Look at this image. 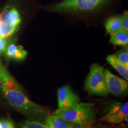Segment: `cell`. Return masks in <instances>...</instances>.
<instances>
[{"label": "cell", "mask_w": 128, "mask_h": 128, "mask_svg": "<svg viewBox=\"0 0 128 128\" xmlns=\"http://www.w3.org/2000/svg\"><path fill=\"white\" fill-rule=\"evenodd\" d=\"M4 98L12 108L31 119V120H45L49 114V110L42 106L34 103L23 93L20 86L12 88L1 87Z\"/></svg>", "instance_id": "obj_1"}, {"label": "cell", "mask_w": 128, "mask_h": 128, "mask_svg": "<svg viewBox=\"0 0 128 128\" xmlns=\"http://www.w3.org/2000/svg\"><path fill=\"white\" fill-rule=\"evenodd\" d=\"M51 114L80 126L92 124L96 118L93 104L80 102L71 108H58Z\"/></svg>", "instance_id": "obj_2"}, {"label": "cell", "mask_w": 128, "mask_h": 128, "mask_svg": "<svg viewBox=\"0 0 128 128\" xmlns=\"http://www.w3.org/2000/svg\"><path fill=\"white\" fill-rule=\"evenodd\" d=\"M84 89L92 95L106 97L108 94L104 70L98 64L90 66V72L85 80Z\"/></svg>", "instance_id": "obj_3"}, {"label": "cell", "mask_w": 128, "mask_h": 128, "mask_svg": "<svg viewBox=\"0 0 128 128\" xmlns=\"http://www.w3.org/2000/svg\"><path fill=\"white\" fill-rule=\"evenodd\" d=\"M21 22L18 10L7 6L0 14V36L4 38L12 36L18 30Z\"/></svg>", "instance_id": "obj_4"}, {"label": "cell", "mask_w": 128, "mask_h": 128, "mask_svg": "<svg viewBox=\"0 0 128 128\" xmlns=\"http://www.w3.org/2000/svg\"><path fill=\"white\" fill-rule=\"evenodd\" d=\"M106 0H65L51 8L54 12H86L102 6Z\"/></svg>", "instance_id": "obj_5"}, {"label": "cell", "mask_w": 128, "mask_h": 128, "mask_svg": "<svg viewBox=\"0 0 128 128\" xmlns=\"http://www.w3.org/2000/svg\"><path fill=\"white\" fill-rule=\"evenodd\" d=\"M104 74L108 92L115 96H122L128 92L127 81L116 76L108 70H104Z\"/></svg>", "instance_id": "obj_6"}, {"label": "cell", "mask_w": 128, "mask_h": 128, "mask_svg": "<svg viewBox=\"0 0 128 128\" xmlns=\"http://www.w3.org/2000/svg\"><path fill=\"white\" fill-rule=\"evenodd\" d=\"M80 102V98L69 86H62L58 90L59 108H68Z\"/></svg>", "instance_id": "obj_7"}, {"label": "cell", "mask_w": 128, "mask_h": 128, "mask_svg": "<svg viewBox=\"0 0 128 128\" xmlns=\"http://www.w3.org/2000/svg\"><path fill=\"white\" fill-rule=\"evenodd\" d=\"M128 114V103L123 104L118 112L112 114H107L102 117V120L110 124H119L124 121V117Z\"/></svg>", "instance_id": "obj_8"}, {"label": "cell", "mask_w": 128, "mask_h": 128, "mask_svg": "<svg viewBox=\"0 0 128 128\" xmlns=\"http://www.w3.org/2000/svg\"><path fill=\"white\" fill-rule=\"evenodd\" d=\"M6 56L8 59L16 60H22L26 58L28 52L21 45L12 43L8 45L6 52Z\"/></svg>", "instance_id": "obj_9"}, {"label": "cell", "mask_w": 128, "mask_h": 128, "mask_svg": "<svg viewBox=\"0 0 128 128\" xmlns=\"http://www.w3.org/2000/svg\"><path fill=\"white\" fill-rule=\"evenodd\" d=\"M44 122L49 128H75L77 126L52 114L48 115Z\"/></svg>", "instance_id": "obj_10"}, {"label": "cell", "mask_w": 128, "mask_h": 128, "mask_svg": "<svg viewBox=\"0 0 128 128\" xmlns=\"http://www.w3.org/2000/svg\"><path fill=\"white\" fill-rule=\"evenodd\" d=\"M106 60L109 63L110 65H111L118 72V73L121 76H122L126 80V81H128V67H126L122 63H121L118 60V59L117 58L114 54V55H108V56H107Z\"/></svg>", "instance_id": "obj_11"}, {"label": "cell", "mask_w": 128, "mask_h": 128, "mask_svg": "<svg viewBox=\"0 0 128 128\" xmlns=\"http://www.w3.org/2000/svg\"><path fill=\"white\" fill-rule=\"evenodd\" d=\"M110 43L114 45L126 46L128 44V32L120 29L110 34Z\"/></svg>", "instance_id": "obj_12"}, {"label": "cell", "mask_w": 128, "mask_h": 128, "mask_svg": "<svg viewBox=\"0 0 128 128\" xmlns=\"http://www.w3.org/2000/svg\"><path fill=\"white\" fill-rule=\"evenodd\" d=\"M105 27L106 31L110 34L119 31L122 28L121 16H114L108 19L106 22Z\"/></svg>", "instance_id": "obj_13"}, {"label": "cell", "mask_w": 128, "mask_h": 128, "mask_svg": "<svg viewBox=\"0 0 128 128\" xmlns=\"http://www.w3.org/2000/svg\"><path fill=\"white\" fill-rule=\"evenodd\" d=\"M21 128H49L45 124L41 122L28 120L24 122L21 125Z\"/></svg>", "instance_id": "obj_14"}, {"label": "cell", "mask_w": 128, "mask_h": 128, "mask_svg": "<svg viewBox=\"0 0 128 128\" xmlns=\"http://www.w3.org/2000/svg\"><path fill=\"white\" fill-rule=\"evenodd\" d=\"M10 77H12V76L9 74L7 70L0 61V84L1 85L4 84Z\"/></svg>", "instance_id": "obj_15"}, {"label": "cell", "mask_w": 128, "mask_h": 128, "mask_svg": "<svg viewBox=\"0 0 128 128\" xmlns=\"http://www.w3.org/2000/svg\"><path fill=\"white\" fill-rule=\"evenodd\" d=\"M121 63H122L124 66L128 67V52L127 50H122L114 54Z\"/></svg>", "instance_id": "obj_16"}, {"label": "cell", "mask_w": 128, "mask_h": 128, "mask_svg": "<svg viewBox=\"0 0 128 128\" xmlns=\"http://www.w3.org/2000/svg\"><path fill=\"white\" fill-rule=\"evenodd\" d=\"M122 17V28L121 29L128 32V12H125Z\"/></svg>", "instance_id": "obj_17"}, {"label": "cell", "mask_w": 128, "mask_h": 128, "mask_svg": "<svg viewBox=\"0 0 128 128\" xmlns=\"http://www.w3.org/2000/svg\"><path fill=\"white\" fill-rule=\"evenodd\" d=\"M7 39V38H2L0 36V54L4 53L7 49V46L8 45Z\"/></svg>", "instance_id": "obj_18"}, {"label": "cell", "mask_w": 128, "mask_h": 128, "mask_svg": "<svg viewBox=\"0 0 128 128\" xmlns=\"http://www.w3.org/2000/svg\"><path fill=\"white\" fill-rule=\"evenodd\" d=\"M0 128H15L12 122L8 119H4L0 121Z\"/></svg>", "instance_id": "obj_19"}, {"label": "cell", "mask_w": 128, "mask_h": 128, "mask_svg": "<svg viewBox=\"0 0 128 128\" xmlns=\"http://www.w3.org/2000/svg\"><path fill=\"white\" fill-rule=\"evenodd\" d=\"M75 128H92L90 124H86V125L80 126V127H76Z\"/></svg>", "instance_id": "obj_20"}, {"label": "cell", "mask_w": 128, "mask_h": 128, "mask_svg": "<svg viewBox=\"0 0 128 128\" xmlns=\"http://www.w3.org/2000/svg\"><path fill=\"white\" fill-rule=\"evenodd\" d=\"M128 114H127L125 117H124V121L126 122L127 123V124H128Z\"/></svg>", "instance_id": "obj_21"}]
</instances>
